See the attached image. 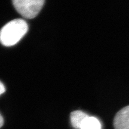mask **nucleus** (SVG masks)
Returning <instances> with one entry per match:
<instances>
[{"label": "nucleus", "mask_w": 129, "mask_h": 129, "mask_svg": "<svg viewBox=\"0 0 129 129\" xmlns=\"http://www.w3.org/2000/svg\"><path fill=\"white\" fill-rule=\"evenodd\" d=\"M28 30V25L25 20L17 19L4 26L0 30V43L10 47L17 44Z\"/></svg>", "instance_id": "1"}, {"label": "nucleus", "mask_w": 129, "mask_h": 129, "mask_svg": "<svg viewBox=\"0 0 129 129\" xmlns=\"http://www.w3.org/2000/svg\"><path fill=\"white\" fill-rule=\"evenodd\" d=\"M17 12L26 19H33L44 6L45 0H12Z\"/></svg>", "instance_id": "2"}, {"label": "nucleus", "mask_w": 129, "mask_h": 129, "mask_svg": "<svg viewBox=\"0 0 129 129\" xmlns=\"http://www.w3.org/2000/svg\"><path fill=\"white\" fill-rule=\"evenodd\" d=\"M88 116V114L81 111L77 110L72 112L70 118L72 127L75 129H80L82 122Z\"/></svg>", "instance_id": "4"}, {"label": "nucleus", "mask_w": 129, "mask_h": 129, "mask_svg": "<svg viewBox=\"0 0 129 129\" xmlns=\"http://www.w3.org/2000/svg\"><path fill=\"white\" fill-rule=\"evenodd\" d=\"M115 129H129V105L117 113L114 120Z\"/></svg>", "instance_id": "3"}, {"label": "nucleus", "mask_w": 129, "mask_h": 129, "mask_svg": "<svg viewBox=\"0 0 129 129\" xmlns=\"http://www.w3.org/2000/svg\"><path fill=\"white\" fill-rule=\"evenodd\" d=\"M3 124H4V119H3V117L1 115V114H0V128L3 126Z\"/></svg>", "instance_id": "7"}, {"label": "nucleus", "mask_w": 129, "mask_h": 129, "mask_svg": "<svg viewBox=\"0 0 129 129\" xmlns=\"http://www.w3.org/2000/svg\"><path fill=\"white\" fill-rule=\"evenodd\" d=\"M6 91V88H5L4 85L3 84L2 82L0 81V95L2 94Z\"/></svg>", "instance_id": "6"}, {"label": "nucleus", "mask_w": 129, "mask_h": 129, "mask_svg": "<svg viewBox=\"0 0 129 129\" xmlns=\"http://www.w3.org/2000/svg\"><path fill=\"white\" fill-rule=\"evenodd\" d=\"M80 129H102L101 122L97 118L88 115L82 122Z\"/></svg>", "instance_id": "5"}]
</instances>
